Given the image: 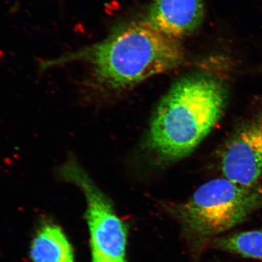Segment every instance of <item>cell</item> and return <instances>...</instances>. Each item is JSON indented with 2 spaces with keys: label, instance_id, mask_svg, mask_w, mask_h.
<instances>
[{
  "label": "cell",
  "instance_id": "3957f363",
  "mask_svg": "<svg viewBox=\"0 0 262 262\" xmlns=\"http://www.w3.org/2000/svg\"><path fill=\"white\" fill-rule=\"evenodd\" d=\"M261 208L262 184L246 187L223 177L202 184L187 201L165 209L178 222L188 244L198 248Z\"/></svg>",
  "mask_w": 262,
  "mask_h": 262
},
{
  "label": "cell",
  "instance_id": "52a82bcc",
  "mask_svg": "<svg viewBox=\"0 0 262 262\" xmlns=\"http://www.w3.org/2000/svg\"><path fill=\"white\" fill-rule=\"evenodd\" d=\"M33 262H75L73 249L63 231L52 222L39 227L30 246Z\"/></svg>",
  "mask_w": 262,
  "mask_h": 262
},
{
  "label": "cell",
  "instance_id": "6da1fadb",
  "mask_svg": "<svg viewBox=\"0 0 262 262\" xmlns=\"http://www.w3.org/2000/svg\"><path fill=\"white\" fill-rule=\"evenodd\" d=\"M227 98V85L213 74L198 72L182 77L153 115L147 147L163 162L188 156L220 121Z\"/></svg>",
  "mask_w": 262,
  "mask_h": 262
},
{
  "label": "cell",
  "instance_id": "5b68a950",
  "mask_svg": "<svg viewBox=\"0 0 262 262\" xmlns=\"http://www.w3.org/2000/svg\"><path fill=\"white\" fill-rule=\"evenodd\" d=\"M220 166L226 179L251 187L262 179V103L241 122L223 146Z\"/></svg>",
  "mask_w": 262,
  "mask_h": 262
},
{
  "label": "cell",
  "instance_id": "8992f818",
  "mask_svg": "<svg viewBox=\"0 0 262 262\" xmlns=\"http://www.w3.org/2000/svg\"><path fill=\"white\" fill-rule=\"evenodd\" d=\"M204 17L203 0H152L143 19L157 30L179 40L198 32Z\"/></svg>",
  "mask_w": 262,
  "mask_h": 262
},
{
  "label": "cell",
  "instance_id": "7a4b0ae2",
  "mask_svg": "<svg viewBox=\"0 0 262 262\" xmlns=\"http://www.w3.org/2000/svg\"><path fill=\"white\" fill-rule=\"evenodd\" d=\"M76 61L89 63L103 85L125 89L178 68L185 61V53L178 39L165 35L142 19L117 27L101 42L43 65Z\"/></svg>",
  "mask_w": 262,
  "mask_h": 262
},
{
  "label": "cell",
  "instance_id": "ba28073f",
  "mask_svg": "<svg viewBox=\"0 0 262 262\" xmlns=\"http://www.w3.org/2000/svg\"><path fill=\"white\" fill-rule=\"evenodd\" d=\"M212 247L243 257L262 261V230H250L220 236L211 242Z\"/></svg>",
  "mask_w": 262,
  "mask_h": 262
},
{
  "label": "cell",
  "instance_id": "277c9868",
  "mask_svg": "<svg viewBox=\"0 0 262 262\" xmlns=\"http://www.w3.org/2000/svg\"><path fill=\"white\" fill-rule=\"evenodd\" d=\"M60 174L80 188L85 198L91 262H127V225L117 215L110 198L75 160L67 162Z\"/></svg>",
  "mask_w": 262,
  "mask_h": 262
}]
</instances>
